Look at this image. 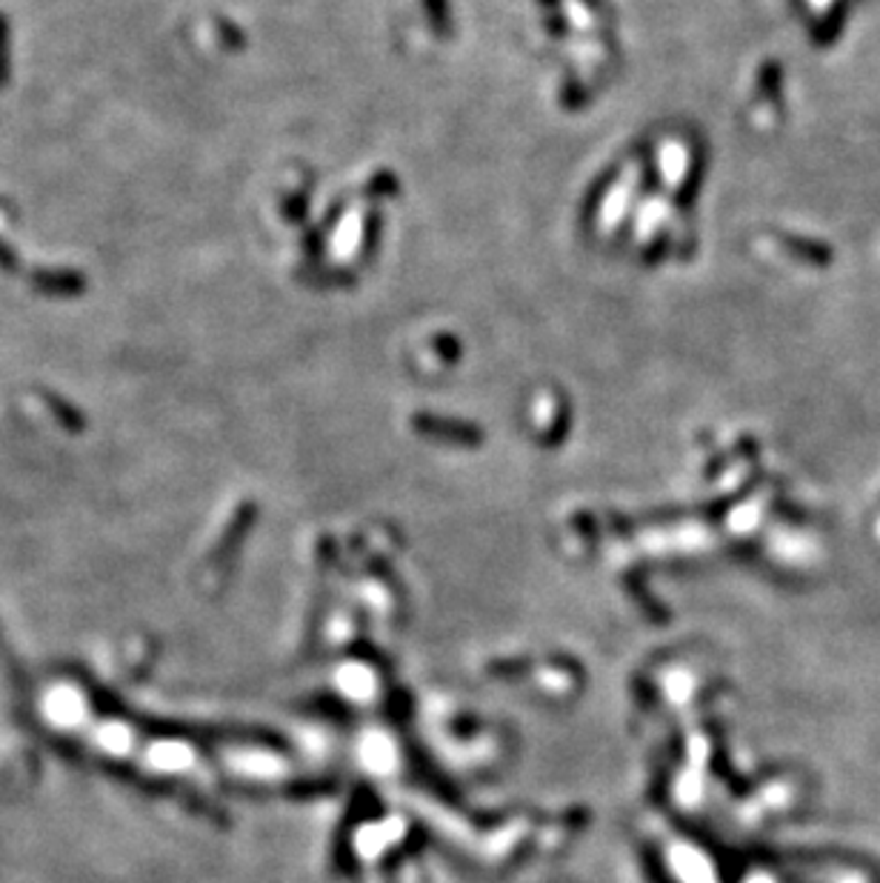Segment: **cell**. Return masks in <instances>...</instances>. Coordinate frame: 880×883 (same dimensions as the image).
<instances>
[{
    "instance_id": "6da1fadb",
    "label": "cell",
    "mask_w": 880,
    "mask_h": 883,
    "mask_svg": "<svg viewBox=\"0 0 880 883\" xmlns=\"http://www.w3.org/2000/svg\"><path fill=\"white\" fill-rule=\"evenodd\" d=\"M81 275L74 272H37L35 275V286L44 295H72L81 290Z\"/></svg>"
},
{
    "instance_id": "7a4b0ae2",
    "label": "cell",
    "mask_w": 880,
    "mask_h": 883,
    "mask_svg": "<svg viewBox=\"0 0 880 883\" xmlns=\"http://www.w3.org/2000/svg\"><path fill=\"white\" fill-rule=\"evenodd\" d=\"M9 67V21L0 15V81Z\"/></svg>"
},
{
    "instance_id": "3957f363",
    "label": "cell",
    "mask_w": 880,
    "mask_h": 883,
    "mask_svg": "<svg viewBox=\"0 0 880 883\" xmlns=\"http://www.w3.org/2000/svg\"><path fill=\"white\" fill-rule=\"evenodd\" d=\"M15 255L9 252V246L0 244V269H15Z\"/></svg>"
}]
</instances>
